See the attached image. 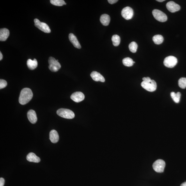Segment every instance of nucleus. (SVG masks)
<instances>
[{
    "label": "nucleus",
    "instance_id": "1",
    "mask_svg": "<svg viewBox=\"0 0 186 186\" xmlns=\"http://www.w3.org/2000/svg\"><path fill=\"white\" fill-rule=\"evenodd\" d=\"M33 96V93L30 89L25 88L21 91L19 102L20 104L26 105L32 99Z\"/></svg>",
    "mask_w": 186,
    "mask_h": 186
},
{
    "label": "nucleus",
    "instance_id": "2",
    "mask_svg": "<svg viewBox=\"0 0 186 186\" xmlns=\"http://www.w3.org/2000/svg\"><path fill=\"white\" fill-rule=\"evenodd\" d=\"M58 115L64 118L72 119L74 118L75 115L72 111L69 109L61 108L57 111Z\"/></svg>",
    "mask_w": 186,
    "mask_h": 186
},
{
    "label": "nucleus",
    "instance_id": "3",
    "mask_svg": "<svg viewBox=\"0 0 186 186\" xmlns=\"http://www.w3.org/2000/svg\"><path fill=\"white\" fill-rule=\"evenodd\" d=\"M48 62L49 63V68L52 72H58L61 67L60 63L53 57H49Z\"/></svg>",
    "mask_w": 186,
    "mask_h": 186
},
{
    "label": "nucleus",
    "instance_id": "4",
    "mask_svg": "<svg viewBox=\"0 0 186 186\" xmlns=\"http://www.w3.org/2000/svg\"><path fill=\"white\" fill-rule=\"evenodd\" d=\"M141 86L143 88L149 92H153L157 89V85L154 80H151L150 82L143 81Z\"/></svg>",
    "mask_w": 186,
    "mask_h": 186
},
{
    "label": "nucleus",
    "instance_id": "5",
    "mask_svg": "<svg viewBox=\"0 0 186 186\" xmlns=\"http://www.w3.org/2000/svg\"><path fill=\"white\" fill-rule=\"evenodd\" d=\"M34 22L35 26L41 31L47 33H49L51 32V30L46 24L40 22L37 19H34Z\"/></svg>",
    "mask_w": 186,
    "mask_h": 186
},
{
    "label": "nucleus",
    "instance_id": "6",
    "mask_svg": "<svg viewBox=\"0 0 186 186\" xmlns=\"http://www.w3.org/2000/svg\"><path fill=\"white\" fill-rule=\"evenodd\" d=\"M152 166L155 171L158 173H162L164 171L165 163L164 160L158 159L153 163Z\"/></svg>",
    "mask_w": 186,
    "mask_h": 186
},
{
    "label": "nucleus",
    "instance_id": "7",
    "mask_svg": "<svg viewBox=\"0 0 186 186\" xmlns=\"http://www.w3.org/2000/svg\"><path fill=\"white\" fill-rule=\"evenodd\" d=\"M152 14L155 19L160 22H164L167 20V18L166 15L160 10H153Z\"/></svg>",
    "mask_w": 186,
    "mask_h": 186
},
{
    "label": "nucleus",
    "instance_id": "8",
    "mask_svg": "<svg viewBox=\"0 0 186 186\" xmlns=\"http://www.w3.org/2000/svg\"><path fill=\"white\" fill-rule=\"evenodd\" d=\"M178 60L176 57L169 56L165 58L164 61V64L167 68H172L177 63Z\"/></svg>",
    "mask_w": 186,
    "mask_h": 186
},
{
    "label": "nucleus",
    "instance_id": "9",
    "mask_svg": "<svg viewBox=\"0 0 186 186\" xmlns=\"http://www.w3.org/2000/svg\"><path fill=\"white\" fill-rule=\"evenodd\" d=\"M134 11L129 7H126L123 8L121 11V15L125 19L128 20L132 18L134 16Z\"/></svg>",
    "mask_w": 186,
    "mask_h": 186
},
{
    "label": "nucleus",
    "instance_id": "10",
    "mask_svg": "<svg viewBox=\"0 0 186 186\" xmlns=\"http://www.w3.org/2000/svg\"><path fill=\"white\" fill-rule=\"evenodd\" d=\"M167 8L170 12L175 13L180 10V6L173 1H170L166 4Z\"/></svg>",
    "mask_w": 186,
    "mask_h": 186
},
{
    "label": "nucleus",
    "instance_id": "11",
    "mask_svg": "<svg viewBox=\"0 0 186 186\" xmlns=\"http://www.w3.org/2000/svg\"><path fill=\"white\" fill-rule=\"evenodd\" d=\"M85 96L83 93L81 92H77L73 93L71 96V99L74 102H79L84 99Z\"/></svg>",
    "mask_w": 186,
    "mask_h": 186
},
{
    "label": "nucleus",
    "instance_id": "12",
    "mask_svg": "<svg viewBox=\"0 0 186 186\" xmlns=\"http://www.w3.org/2000/svg\"><path fill=\"white\" fill-rule=\"evenodd\" d=\"M27 117L28 120L32 124L35 123L37 120V117L35 111L31 110L28 112Z\"/></svg>",
    "mask_w": 186,
    "mask_h": 186
},
{
    "label": "nucleus",
    "instance_id": "13",
    "mask_svg": "<svg viewBox=\"0 0 186 186\" xmlns=\"http://www.w3.org/2000/svg\"><path fill=\"white\" fill-rule=\"evenodd\" d=\"M92 78L96 81L105 82V80L104 77L99 73L94 71L90 75Z\"/></svg>",
    "mask_w": 186,
    "mask_h": 186
},
{
    "label": "nucleus",
    "instance_id": "14",
    "mask_svg": "<svg viewBox=\"0 0 186 186\" xmlns=\"http://www.w3.org/2000/svg\"><path fill=\"white\" fill-rule=\"evenodd\" d=\"M69 38L70 42L72 43L75 48L78 49H80L81 48V45L78 41L76 37L74 34L72 33L69 34Z\"/></svg>",
    "mask_w": 186,
    "mask_h": 186
},
{
    "label": "nucleus",
    "instance_id": "15",
    "mask_svg": "<svg viewBox=\"0 0 186 186\" xmlns=\"http://www.w3.org/2000/svg\"><path fill=\"white\" fill-rule=\"evenodd\" d=\"M49 139L52 143H56L59 140V136L56 130H52L49 134Z\"/></svg>",
    "mask_w": 186,
    "mask_h": 186
},
{
    "label": "nucleus",
    "instance_id": "16",
    "mask_svg": "<svg viewBox=\"0 0 186 186\" xmlns=\"http://www.w3.org/2000/svg\"><path fill=\"white\" fill-rule=\"evenodd\" d=\"M10 31L7 29L4 28L0 30V40L5 41L10 35Z\"/></svg>",
    "mask_w": 186,
    "mask_h": 186
},
{
    "label": "nucleus",
    "instance_id": "17",
    "mask_svg": "<svg viewBox=\"0 0 186 186\" xmlns=\"http://www.w3.org/2000/svg\"><path fill=\"white\" fill-rule=\"evenodd\" d=\"M26 158L27 161L30 162L39 163L40 161V158L33 152L29 153L27 155Z\"/></svg>",
    "mask_w": 186,
    "mask_h": 186
},
{
    "label": "nucleus",
    "instance_id": "18",
    "mask_svg": "<svg viewBox=\"0 0 186 186\" xmlns=\"http://www.w3.org/2000/svg\"><path fill=\"white\" fill-rule=\"evenodd\" d=\"M27 63L28 67L31 70L34 69L38 66V62L36 59H34L33 60L31 59L28 60Z\"/></svg>",
    "mask_w": 186,
    "mask_h": 186
},
{
    "label": "nucleus",
    "instance_id": "19",
    "mask_svg": "<svg viewBox=\"0 0 186 186\" xmlns=\"http://www.w3.org/2000/svg\"><path fill=\"white\" fill-rule=\"evenodd\" d=\"M110 16L106 14H104L101 16L100 21L105 26H107L110 23Z\"/></svg>",
    "mask_w": 186,
    "mask_h": 186
},
{
    "label": "nucleus",
    "instance_id": "20",
    "mask_svg": "<svg viewBox=\"0 0 186 186\" xmlns=\"http://www.w3.org/2000/svg\"><path fill=\"white\" fill-rule=\"evenodd\" d=\"M152 40L155 44L160 45L163 42L164 38L162 35L157 34V35H155L153 37Z\"/></svg>",
    "mask_w": 186,
    "mask_h": 186
},
{
    "label": "nucleus",
    "instance_id": "21",
    "mask_svg": "<svg viewBox=\"0 0 186 186\" xmlns=\"http://www.w3.org/2000/svg\"><path fill=\"white\" fill-rule=\"evenodd\" d=\"M171 96L174 102L178 103L180 102L181 96V94L180 92H178L176 93L172 92L171 93Z\"/></svg>",
    "mask_w": 186,
    "mask_h": 186
},
{
    "label": "nucleus",
    "instance_id": "22",
    "mask_svg": "<svg viewBox=\"0 0 186 186\" xmlns=\"http://www.w3.org/2000/svg\"><path fill=\"white\" fill-rule=\"evenodd\" d=\"M112 41L114 46H118L120 43V38L119 36L115 34L112 37Z\"/></svg>",
    "mask_w": 186,
    "mask_h": 186
},
{
    "label": "nucleus",
    "instance_id": "23",
    "mask_svg": "<svg viewBox=\"0 0 186 186\" xmlns=\"http://www.w3.org/2000/svg\"><path fill=\"white\" fill-rule=\"evenodd\" d=\"M123 63L124 66H131L134 65V61L129 57H127L123 59Z\"/></svg>",
    "mask_w": 186,
    "mask_h": 186
},
{
    "label": "nucleus",
    "instance_id": "24",
    "mask_svg": "<svg viewBox=\"0 0 186 186\" xmlns=\"http://www.w3.org/2000/svg\"><path fill=\"white\" fill-rule=\"evenodd\" d=\"M50 3L53 5L58 6H63L65 3L63 0H51Z\"/></svg>",
    "mask_w": 186,
    "mask_h": 186
},
{
    "label": "nucleus",
    "instance_id": "25",
    "mask_svg": "<svg viewBox=\"0 0 186 186\" xmlns=\"http://www.w3.org/2000/svg\"><path fill=\"white\" fill-rule=\"evenodd\" d=\"M137 47V43L134 41L131 43L128 46V48H129L130 51L132 53L136 52Z\"/></svg>",
    "mask_w": 186,
    "mask_h": 186
},
{
    "label": "nucleus",
    "instance_id": "26",
    "mask_svg": "<svg viewBox=\"0 0 186 186\" xmlns=\"http://www.w3.org/2000/svg\"><path fill=\"white\" fill-rule=\"evenodd\" d=\"M179 86L182 89L186 88V78H181L179 79L178 81Z\"/></svg>",
    "mask_w": 186,
    "mask_h": 186
},
{
    "label": "nucleus",
    "instance_id": "27",
    "mask_svg": "<svg viewBox=\"0 0 186 186\" xmlns=\"http://www.w3.org/2000/svg\"><path fill=\"white\" fill-rule=\"evenodd\" d=\"M7 82L6 80L1 79L0 80V89L4 88L7 86Z\"/></svg>",
    "mask_w": 186,
    "mask_h": 186
},
{
    "label": "nucleus",
    "instance_id": "28",
    "mask_svg": "<svg viewBox=\"0 0 186 186\" xmlns=\"http://www.w3.org/2000/svg\"><path fill=\"white\" fill-rule=\"evenodd\" d=\"M4 179L1 178H0V186H4Z\"/></svg>",
    "mask_w": 186,
    "mask_h": 186
},
{
    "label": "nucleus",
    "instance_id": "29",
    "mask_svg": "<svg viewBox=\"0 0 186 186\" xmlns=\"http://www.w3.org/2000/svg\"><path fill=\"white\" fill-rule=\"evenodd\" d=\"M142 80H143V81L147 82H150L151 80L150 78L149 77H144L142 78Z\"/></svg>",
    "mask_w": 186,
    "mask_h": 186
},
{
    "label": "nucleus",
    "instance_id": "30",
    "mask_svg": "<svg viewBox=\"0 0 186 186\" xmlns=\"http://www.w3.org/2000/svg\"><path fill=\"white\" fill-rule=\"evenodd\" d=\"M108 1L110 4H113L116 3L118 1V0H108Z\"/></svg>",
    "mask_w": 186,
    "mask_h": 186
},
{
    "label": "nucleus",
    "instance_id": "31",
    "mask_svg": "<svg viewBox=\"0 0 186 186\" xmlns=\"http://www.w3.org/2000/svg\"><path fill=\"white\" fill-rule=\"evenodd\" d=\"M3 55H2L1 52H0V61H1L2 59H3Z\"/></svg>",
    "mask_w": 186,
    "mask_h": 186
},
{
    "label": "nucleus",
    "instance_id": "32",
    "mask_svg": "<svg viewBox=\"0 0 186 186\" xmlns=\"http://www.w3.org/2000/svg\"><path fill=\"white\" fill-rule=\"evenodd\" d=\"M180 186H186V182L182 183Z\"/></svg>",
    "mask_w": 186,
    "mask_h": 186
},
{
    "label": "nucleus",
    "instance_id": "33",
    "mask_svg": "<svg viewBox=\"0 0 186 186\" xmlns=\"http://www.w3.org/2000/svg\"><path fill=\"white\" fill-rule=\"evenodd\" d=\"M157 1L158 2H162L163 1H164V0H157Z\"/></svg>",
    "mask_w": 186,
    "mask_h": 186
}]
</instances>
